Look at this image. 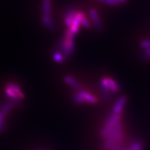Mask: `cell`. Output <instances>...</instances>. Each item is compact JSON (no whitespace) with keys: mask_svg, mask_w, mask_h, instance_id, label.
<instances>
[{"mask_svg":"<svg viewBox=\"0 0 150 150\" xmlns=\"http://www.w3.org/2000/svg\"><path fill=\"white\" fill-rule=\"evenodd\" d=\"M107 81L110 91H111L114 93H117L119 91V86H118V84L115 81H114L113 80L109 78H107Z\"/></svg>","mask_w":150,"mask_h":150,"instance_id":"10","label":"cell"},{"mask_svg":"<svg viewBox=\"0 0 150 150\" xmlns=\"http://www.w3.org/2000/svg\"><path fill=\"white\" fill-rule=\"evenodd\" d=\"M8 88L12 90V91L16 93V95H17V97H23V95H22L21 91H20V90L19 89V88L17 86L14 85V84L10 83L8 84Z\"/></svg>","mask_w":150,"mask_h":150,"instance_id":"15","label":"cell"},{"mask_svg":"<svg viewBox=\"0 0 150 150\" xmlns=\"http://www.w3.org/2000/svg\"><path fill=\"white\" fill-rule=\"evenodd\" d=\"M122 125L121 122H120L104 138V147L105 149H108L115 144L119 143L122 138Z\"/></svg>","mask_w":150,"mask_h":150,"instance_id":"1","label":"cell"},{"mask_svg":"<svg viewBox=\"0 0 150 150\" xmlns=\"http://www.w3.org/2000/svg\"><path fill=\"white\" fill-rule=\"evenodd\" d=\"M42 21L44 22L45 24L47 26V27L49 28L50 29H54V25L53 24V22L51 20H50V18H49V16H44L42 17Z\"/></svg>","mask_w":150,"mask_h":150,"instance_id":"14","label":"cell"},{"mask_svg":"<svg viewBox=\"0 0 150 150\" xmlns=\"http://www.w3.org/2000/svg\"><path fill=\"white\" fill-rule=\"evenodd\" d=\"M76 16L78 17L79 20L80 21V23L83 24V27L86 28V29H89L91 25H90L89 22H88L87 20H86V18H85V16H83V13H78L76 14Z\"/></svg>","mask_w":150,"mask_h":150,"instance_id":"12","label":"cell"},{"mask_svg":"<svg viewBox=\"0 0 150 150\" xmlns=\"http://www.w3.org/2000/svg\"><path fill=\"white\" fill-rule=\"evenodd\" d=\"M6 125L4 122H3L0 124V134H1L2 131H4V129H6Z\"/></svg>","mask_w":150,"mask_h":150,"instance_id":"21","label":"cell"},{"mask_svg":"<svg viewBox=\"0 0 150 150\" xmlns=\"http://www.w3.org/2000/svg\"><path fill=\"white\" fill-rule=\"evenodd\" d=\"M127 102V98L125 96H122L117 99V102L113 107V113L120 115L121 112L122 111L123 106Z\"/></svg>","mask_w":150,"mask_h":150,"instance_id":"5","label":"cell"},{"mask_svg":"<svg viewBox=\"0 0 150 150\" xmlns=\"http://www.w3.org/2000/svg\"><path fill=\"white\" fill-rule=\"evenodd\" d=\"M54 59L57 62H62L63 60V56L61 54L56 53L54 54Z\"/></svg>","mask_w":150,"mask_h":150,"instance_id":"20","label":"cell"},{"mask_svg":"<svg viewBox=\"0 0 150 150\" xmlns=\"http://www.w3.org/2000/svg\"><path fill=\"white\" fill-rule=\"evenodd\" d=\"M11 108H12V102H6V104H4V106H2V108H1V112L5 115L7 112H8V111L11 110Z\"/></svg>","mask_w":150,"mask_h":150,"instance_id":"16","label":"cell"},{"mask_svg":"<svg viewBox=\"0 0 150 150\" xmlns=\"http://www.w3.org/2000/svg\"><path fill=\"white\" fill-rule=\"evenodd\" d=\"M101 88H102V97L105 101H108L110 99V89L108 88L107 78H104L101 81Z\"/></svg>","mask_w":150,"mask_h":150,"instance_id":"4","label":"cell"},{"mask_svg":"<svg viewBox=\"0 0 150 150\" xmlns=\"http://www.w3.org/2000/svg\"><path fill=\"white\" fill-rule=\"evenodd\" d=\"M140 46L144 49H150V40H142L140 42Z\"/></svg>","mask_w":150,"mask_h":150,"instance_id":"19","label":"cell"},{"mask_svg":"<svg viewBox=\"0 0 150 150\" xmlns=\"http://www.w3.org/2000/svg\"><path fill=\"white\" fill-rule=\"evenodd\" d=\"M4 115L0 111V124L4 122Z\"/></svg>","mask_w":150,"mask_h":150,"instance_id":"22","label":"cell"},{"mask_svg":"<svg viewBox=\"0 0 150 150\" xmlns=\"http://www.w3.org/2000/svg\"><path fill=\"white\" fill-rule=\"evenodd\" d=\"M141 57L144 61L149 60L150 59V49H146V50L141 54Z\"/></svg>","mask_w":150,"mask_h":150,"instance_id":"17","label":"cell"},{"mask_svg":"<svg viewBox=\"0 0 150 150\" xmlns=\"http://www.w3.org/2000/svg\"><path fill=\"white\" fill-rule=\"evenodd\" d=\"M74 8H69L67 11V15L65 17V24L67 26H70L72 24L73 20L74 18Z\"/></svg>","mask_w":150,"mask_h":150,"instance_id":"8","label":"cell"},{"mask_svg":"<svg viewBox=\"0 0 150 150\" xmlns=\"http://www.w3.org/2000/svg\"><path fill=\"white\" fill-rule=\"evenodd\" d=\"M51 11V2L50 0H43V12L45 16H49Z\"/></svg>","mask_w":150,"mask_h":150,"instance_id":"11","label":"cell"},{"mask_svg":"<svg viewBox=\"0 0 150 150\" xmlns=\"http://www.w3.org/2000/svg\"><path fill=\"white\" fill-rule=\"evenodd\" d=\"M89 15L92 21L93 22L94 25H95V29H96L98 31H102L103 29V25L96 10H95V9L91 8V10L89 11Z\"/></svg>","mask_w":150,"mask_h":150,"instance_id":"3","label":"cell"},{"mask_svg":"<svg viewBox=\"0 0 150 150\" xmlns=\"http://www.w3.org/2000/svg\"><path fill=\"white\" fill-rule=\"evenodd\" d=\"M118 4H125L127 2V0H115Z\"/></svg>","mask_w":150,"mask_h":150,"instance_id":"23","label":"cell"},{"mask_svg":"<svg viewBox=\"0 0 150 150\" xmlns=\"http://www.w3.org/2000/svg\"><path fill=\"white\" fill-rule=\"evenodd\" d=\"M64 81L66 82L67 84H69L70 86H72V87L74 88L80 90V88H81L80 83H79L78 81H76L74 79L71 77V76H65Z\"/></svg>","mask_w":150,"mask_h":150,"instance_id":"9","label":"cell"},{"mask_svg":"<svg viewBox=\"0 0 150 150\" xmlns=\"http://www.w3.org/2000/svg\"><path fill=\"white\" fill-rule=\"evenodd\" d=\"M121 117L120 115L112 113L108 117L107 120L105 123L104 126L103 127L102 130L100 131V136L104 138L112 129L120 122Z\"/></svg>","mask_w":150,"mask_h":150,"instance_id":"2","label":"cell"},{"mask_svg":"<svg viewBox=\"0 0 150 150\" xmlns=\"http://www.w3.org/2000/svg\"><path fill=\"white\" fill-rule=\"evenodd\" d=\"M97 1L104 4H109V5H112V6H117L119 4L115 0H97Z\"/></svg>","mask_w":150,"mask_h":150,"instance_id":"18","label":"cell"},{"mask_svg":"<svg viewBox=\"0 0 150 150\" xmlns=\"http://www.w3.org/2000/svg\"><path fill=\"white\" fill-rule=\"evenodd\" d=\"M125 150H131V149H130V148H128V149H126Z\"/></svg>","mask_w":150,"mask_h":150,"instance_id":"24","label":"cell"},{"mask_svg":"<svg viewBox=\"0 0 150 150\" xmlns=\"http://www.w3.org/2000/svg\"><path fill=\"white\" fill-rule=\"evenodd\" d=\"M40 150H43V149H40Z\"/></svg>","mask_w":150,"mask_h":150,"instance_id":"25","label":"cell"},{"mask_svg":"<svg viewBox=\"0 0 150 150\" xmlns=\"http://www.w3.org/2000/svg\"><path fill=\"white\" fill-rule=\"evenodd\" d=\"M79 93L81 96L82 97L84 102H87L88 103H91V104H95V103L97 102V99L96 97L93 96L91 94H88L86 93V92L82 91H79Z\"/></svg>","mask_w":150,"mask_h":150,"instance_id":"7","label":"cell"},{"mask_svg":"<svg viewBox=\"0 0 150 150\" xmlns=\"http://www.w3.org/2000/svg\"><path fill=\"white\" fill-rule=\"evenodd\" d=\"M131 150H142V143L139 140H135L131 144L130 147Z\"/></svg>","mask_w":150,"mask_h":150,"instance_id":"13","label":"cell"},{"mask_svg":"<svg viewBox=\"0 0 150 150\" xmlns=\"http://www.w3.org/2000/svg\"><path fill=\"white\" fill-rule=\"evenodd\" d=\"M80 24H81L80 21L79 20L78 17L75 15L74 20H73L72 23L71 24L72 26H71L70 29L68 30V32L70 33L72 36H74V35L78 32V30H79V28Z\"/></svg>","mask_w":150,"mask_h":150,"instance_id":"6","label":"cell"}]
</instances>
